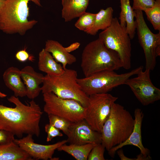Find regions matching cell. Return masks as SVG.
Listing matches in <instances>:
<instances>
[{
  "mask_svg": "<svg viewBox=\"0 0 160 160\" xmlns=\"http://www.w3.org/2000/svg\"><path fill=\"white\" fill-rule=\"evenodd\" d=\"M8 100L15 107L0 104V130L9 132L19 138L24 134L39 137V123L43 113L39 105L33 99L25 105L14 95L8 98Z\"/></svg>",
  "mask_w": 160,
  "mask_h": 160,
  "instance_id": "cell-1",
  "label": "cell"
},
{
  "mask_svg": "<svg viewBox=\"0 0 160 160\" xmlns=\"http://www.w3.org/2000/svg\"><path fill=\"white\" fill-rule=\"evenodd\" d=\"M135 120L122 105L115 103L102 127V143L108 151L126 141L132 132Z\"/></svg>",
  "mask_w": 160,
  "mask_h": 160,
  "instance_id": "cell-2",
  "label": "cell"
},
{
  "mask_svg": "<svg viewBox=\"0 0 160 160\" xmlns=\"http://www.w3.org/2000/svg\"><path fill=\"white\" fill-rule=\"evenodd\" d=\"M81 67L85 77L105 71H114L122 67L117 54L107 48L99 38L84 47Z\"/></svg>",
  "mask_w": 160,
  "mask_h": 160,
  "instance_id": "cell-3",
  "label": "cell"
},
{
  "mask_svg": "<svg viewBox=\"0 0 160 160\" xmlns=\"http://www.w3.org/2000/svg\"><path fill=\"white\" fill-rule=\"evenodd\" d=\"M30 1L41 6L40 0H6L0 11V30L7 34L23 35L32 28L37 21L28 19Z\"/></svg>",
  "mask_w": 160,
  "mask_h": 160,
  "instance_id": "cell-4",
  "label": "cell"
},
{
  "mask_svg": "<svg viewBox=\"0 0 160 160\" xmlns=\"http://www.w3.org/2000/svg\"><path fill=\"white\" fill-rule=\"evenodd\" d=\"M77 76L76 70L67 68L59 76L46 74L44 76L41 92L43 93L52 92L60 98L75 100L86 107L89 96L78 83Z\"/></svg>",
  "mask_w": 160,
  "mask_h": 160,
  "instance_id": "cell-5",
  "label": "cell"
},
{
  "mask_svg": "<svg viewBox=\"0 0 160 160\" xmlns=\"http://www.w3.org/2000/svg\"><path fill=\"white\" fill-rule=\"evenodd\" d=\"M143 69V66H140L130 72L121 74L114 71H103L87 77L78 78L77 81L82 90L88 96L107 93L113 88L125 84L127 79L137 74Z\"/></svg>",
  "mask_w": 160,
  "mask_h": 160,
  "instance_id": "cell-6",
  "label": "cell"
},
{
  "mask_svg": "<svg viewBox=\"0 0 160 160\" xmlns=\"http://www.w3.org/2000/svg\"><path fill=\"white\" fill-rule=\"evenodd\" d=\"M98 38L107 48L117 54L122 67L131 68V39L126 27L120 24L117 17L113 18L110 26L99 33Z\"/></svg>",
  "mask_w": 160,
  "mask_h": 160,
  "instance_id": "cell-7",
  "label": "cell"
},
{
  "mask_svg": "<svg viewBox=\"0 0 160 160\" xmlns=\"http://www.w3.org/2000/svg\"><path fill=\"white\" fill-rule=\"evenodd\" d=\"M134 11L138 39L145 56V68L153 70L156 64L157 57L160 56V32L156 34L152 33L146 23L142 11Z\"/></svg>",
  "mask_w": 160,
  "mask_h": 160,
  "instance_id": "cell-8",
  "label": "cell"
},
{
  "mask_svg": "<svg viewBox=\"0 0 160 160\" xmlns=\"http://www.w3.org/2000/svg\"><path fill=\"white\" fill-rule=\"evenodd\" d=\"M44 111L64 118L71 122L84 119L85 107L77 101L58 97L52 92L43 93Z\"/></svg>",
  "mask_w": 160,
  "mask_h": 160,
  "instance_id": "cell-9",
  "label": "cell"
},
{
  "mask_svg": "<svg viewBox=\"0 0 160 160\" xmlns=\"http://www.w3.org/2000/svg\"><path fill=\"white\" fill-rule=\"evenodd\" d=\"M118 99V97L108 93L89 96L88 104L85 108L84 119L93 129L101 133L111 107Z\"/></svg>",
  "mask_w": 160,
  "mask_h": 160,
  "instance_id": "cell-10",
  "label": "cell"
},
{
  "mask_svg": "<svg viewBox=\"0 0 160 160\" xmlns=\"http://www.w3.org/2000/svg\"><path fill=\"white\" fill-rule=\"evenodd\" d=\"M150 71H141L135 77L127 79L125 84L131 89L136 98L143 105L152 104L160 99V89L152 83Z\"/></svg>",
  "mask_w": 160,
  "mask_h": 160,
  "instance_id": "cell-11",
  "label": "cell"
},
{
  "mask_svg": "<svg viewBox=\"0 0 160 160\" xmlns=\"http://www.w3.org/2000/svg\"><path fill=\"white\" fill-rule=\"evenodd\" d=\"M33 136L32 135H27L23 137L15 139L14 142L33 160L52 159L55 150L67 143V140H65L52 144H40L34 142Z\"/></svg>",
  "mask_w": 160,
  "mask_h": 160,
  "instance_id": "cell-12",
  "label": "cell"
},
{
  "mask_svg": "<svg viewBox=\"0 0 160 160\" xmlns=\"http://www.w3.org/2000/svg\"><path fill=\"white\" fill-rule=\"evenodd\" d=\"M67 143L83 145L89 143H101V134L93 129L84 119L72 122L67 135Z\"/></svg>",
  "mask_w": 160,
  "mask_h": 160,
  "instance_id": "cell-13",
  "label": "cell"
},
{
  "mask_svg": "<svg viewBox=\"0 0 160 160\" xmlns=\"http://www.w3.org/2000/svg\"><path fill=\"white\" fill-rule=\"evenodd\" d=\"M135 124L133 130L128 138L124 142L116 146L108 151V154L112 157H114L116 151L124 146L133 145L138 148L140 153L146 157H150L148 149L145 148L142 142L141 127L144 117L142 110L137 108L134 111Z\"/></svg>",
  "mask_w": 160,
  "mask_h": 160,
  "instance_id": "cell-14",
  "label": "cell"
},
{
  "mask_svg": "<svg viewBox=\"0 0 160 160\" xmlns=\"http://www.w3.org/2000/svg\"><path fill=\"white\" fill-rule=\"evenodd\" d=\"M22 79L26 87V96L31 99L37 97L41 92L40 85L42 84L44 76L36 72L30 65H27L20 70Z\"/></svg>",
  "mask_w": 160,
  "mask_h": 160,
  "instance_id": "cell-15",
  "label": "cell"
},
{
  "mask_svg": "<svg viewBox=\"0 0 160 160\" xmlns=\"http://www.w3.org/2000/svg\"><path fill=\"white\" fill-rule=\"evenodd\" d=\"M3 79L5 85L13 92L15 96L22 97L26 96V89L19 68L13 66L8 68L4 72Z\"/></svg>",
  "mask_w": 160,
  "mask_h": 160,
  "instance_id": "cell-16",
  "label": "cell"
},
{
  "mask_svg": "<svg viewBox=\"0 0 160 160\" xmlns=\"http://www.w3.org/2000/svg\"><path fill=\"white\" fill-rule=\"evenodd\" d=\"M44 49L51 54L57 62L62 64L64 70L66 68L67 65H71L76 61V57L68 52L65 47L57 41L48 40L46 41Z\"/></svg>",
  "mask_w": 160,
  "mask_h": 160,
  "instance_id": "cell-17",
  "label": "cell"
},
{
  "mask_svg": "<svg viewBox=\"0 0 160 160\" xmlns=\"http://www.w3.org/2000/svg\"><path fill=\"white\" fill-rule=\"evenodd\" d=\"M63 8L62 17L65 22L79 17L84 12L89 0H61Z\"/></svg>",
  "mask_w": 160,
  "mask_h": 160,
  "instance_id": "cell-18",
  "label": "cell"
},
{
  "mask_svg": "<svg viewBox=\"0 0 160 160\" xmlns=\"http://www.w3.org/2000/svg\"><path fill=\"white\" fill-rule=\"evenodd\" d=\"M119 0L121 9L119 17V23L122 26L126 27L130 39H132L136 30V23L134 20L135 12L130 5L129 0Z\"/></svg>",
  "mask_w": 160,
  "mask_h": 160,
  "instance_id": "cell-19",
  "label": "cell"
},
{
  "mask_svg": "<svg viewBox=\"0 0 160 160\" xmlns=\"http://www.w3.org/2000/svg\"><path fill=\"white\" fill-rule=\"evenodd\" d=\"M38 67L41 71L51 76L60 75L65 71L60 64L57 62L51 54L44 48L39 53Z\"/></svg>",
  "mask_w": 160,
  "mask_h": 160,
  "instance_id": "cell-20",
  "label": "cell"
},
{
  "mask_svg": "<svg viewBox=\"0 0 160 160\" xmlns=\"http://www.w3.org/2000/svg\"><path fill=\"white\" fill-rule=\"evenodd\" d=\"M27 153L13 141L0 145V160H33Z\"/></svg>",
  "mask_w": 160,
  "mask_h": 160,
  "instance_id": "cell-21",
  "label": "cell"
},
{
  "mask_svg": "<svg viewBox=\"0 0 160 160\" xmlns=\"http://www.w3.org/2000/svg\"><path fill=\"white\" fill-rule=\"evenodd\" d=\"M113 10L111 7L105 9H101L97 13L92 28L86 33L95 35L100 30H104L111 25L113 19Z\"/></svg>",
  "mask_w": 160,
  "mask_h": 160,
  "instance_id": "cell-22",
  "label": "cell"
},
{
  "mask_svg": "<svg viewBox=\"0 0 160 160\" xmlns=\"http://www.w3.org/2000/svg\"><path fill=\"white\" fill-rule=\"evenodd\" d=\"M96 143H89L83 145L65 144L59 147L57 150L63 151L70 155L77 160H87L91 150Z\"/></svg>",
  "mask_w": 160,
  "mask_h": 160,
  "instance_id": "cell-23",
  "label": "cell"
},
{
  "mask_svg": "<svg viewBox=\"0 0 160 160\" xmlns=\"http://www.w3.org/2000/svg\"><path fill=\"white\" fill-rule=\"evenodd\" d=\"M144 11L154 29L160 31V0H155L153 6Z\"/></svg>",
  "mask_w": 160,
  "mask_h": 160,
  "instance_id": "cell-24",
  "label": "cell"
},
{
  "mask_svg": "<svg viewBox=\"0 0 160 160\" xmlns=\"http://www.w3.org/2000/svg\"><path fill=\"white\" fill-rule=\"evenodd\" d=\"M96 13L85 12L81 15L75 24V26L79 30L86 33L92 27Z\"/></svg>",
  "mask_w": 160,
  "mask_h": 160,
  "instance_id": "cell-25",
  "label": "cell"
},
{
  "mask_svg": "<svg viewBox=\"0 0 160 160\" xmlns=\"http://www.w3.org/2000/svg\"><path fill=\"white\" fill-rule=\"evenodd\" d=\"M49 123L61 130L67 136L72 122L61 117L52 114L48 115Z\"/></svg>",
  "mask_w": 160,
  "mask_h": 160,
  "instance_id": "cell-26",
  "label": "cell"
},
{
  "mask_svg": "<svg viewBox=\"0 0 160 160\" xmlns=\"http://www.w3.org/2000/svg\"><path fill=\"white\" fill-rule=\"evenodd\" d=\"M105 148L102 143L95 144L90 152L88 160H105L104 153Z\"/></svg>",
  "mask_w": 160,
  "mask_h": 160,
  "instance_id": "cell-27",
  "label": "cell"
},
{
  "mask_svg": "<svg viewBox=\"0 0 160 160\" xmlns=\"http://www.w3.org/2000/svg\"><path fill=\"white\" fill-rule=\"evenodd\" d=\"M155 1V0H133L132 7L134 10L144 11L153 6Z\"/></svg>",
  "mask_w": 160,
  "mask_h": 160,
  "instance_id": "cell-28",
  "label": "cell"
},
{
  "mask_svg": "<svg viewBox=\"0 0 160 160\" xmlns=\"http://www.w3.org/2000/svg\"><path fill=\"white\" fill-rule=\"evenodd\" d=\"M44 128L45 131L47 134L46 141L47 142L51 141L55 137L63 136L60 130L49 123L45 125Z\"/></svg>",
  "mask_w": 160,
  "mask_h": 160,
  "instance_id": "cell-29",
  "label": "cell"
},
{
  "mask_svg": "<svg viewBox=\"0 0 160 160\" xmlns=\"http://www.w3.org/2000/svg\"><path fill=\"white\" fill-rule=\"evenodd\" d=\"M14 135L12 133L4 130H0V145L10 143L14 141Z\"/></svg>",
  "mask_w": 160,
  "mask_h": 160,
  "instance_id": "cell-30",
  "label": "cell"
},
{
  "mask_svg": "<svg viewBox=\"0 0 160 160\" xmlns=\"http://www.w3.org/2000/svg\"><path fill=\"white\" fill-rule=\"evenodd\" d=\"M30 55L25 49L18 51L15 54V57L19 61L24 62L29 59Z\"/></svg>",
  "mask_w": 160,
  "mask_h": 160,
  "instance_id": "cell-31",
  "label": "cell"
},
{
  "mask_svg": "<svg viewBox=\"0 0 160 160\" xmlns=\"http://www.w3.org/2000/svg\"><path fill=\"white\" fill-rule=\"evenodd\" d=\"M116 152L121 160H137L136 158H130L125 156L123 150L121 148L117 150Z\"/></svg>",
  "mask_w": 160,
  "mask_h": 160,
  "instance_id": "cell-32",
  "label": "cell"
},
{
  "mask_svg": "<svg viewBox=\"0 0 160 160\" xmlns=\"http://www.w3.org/2000/svg\"><path fill=\"white\" fill-rule=\"evenodd\" d=\"M80 45V44L79 43L76 42L71 44L70 46L65 48L67 51L70 53L78 48Z\"/></svg>",
  "mask_w": 160,
  "mask_h": 160,
  "instance_id": "cell-33",
  "label": "cell"
},
{
  "mask_svg": "<svg viewBox=\"0 0 160 160\" xmlns=\"http://www.w3.org/2000/svg\"><path fill=\"white\" fill-rule=\"evenodd\" d=\"M6 0H0V11L3 6Z\"/></svg>",
  "mask_w": 160,
  "mask_h": 160,
  "instance_id": "cell-34",
  "label": "cell"
},
{
  "mask_svg": "<svg viewBox=\"0 0 160 160\" xmlns=\"http://www.w3.org/2000/svg\"><path fill=\"white\" fill-rule=\"evenodd\" d=\"M7 95L1 92L0 91V98H4L6 97Z\"/></svg>",
  "mask_w": 160,
  "mask_h": 160,
  "instance_id": "cell-35",
  "label": "cell"
}]
</instances>
